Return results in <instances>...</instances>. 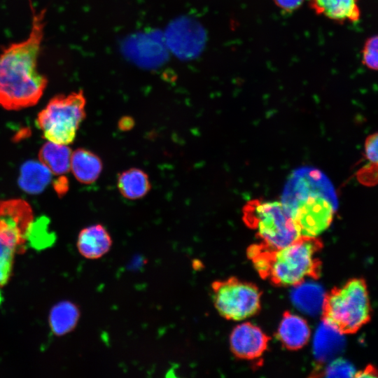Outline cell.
Wrapping results in <instances>:
<instances>
[{
    "label": "cell",
    "instance_id": "29",
    "mask_svg": "<svg viewBox=\"0 0 378 378\" xmlns=\"http://www.w3.org/2000/svg\"><path fill=\"white\" fill-rule=\"evenodd\" d=\"M377 370L372 366H368L365 370L356 372L354 377H377Z\"/></svg>",
    "mask_w": 378,
    "mask_h": 378
},
{
    "label": "cell",
    "instance_id": "16",
    "mask_svg": "<svg viewBox=\"0 0 378 378\" xmlns=\"http://www.w3.org/2000/svg\"><path fill=\"white\" fill-rule=\"evenodd\" d=\"M51 172L40 161L28 160L20 167L18 183L29 194H38L51 181Z\"/></svg>",
    "mask_w": 378,
    "mask_h": 378
},
{
    "label": "cell",
    "instance_id": "18",
    "mask_svg": "<svg viewBox=\"0 0 378 378\" xmlns=\"http://www.w3.org/2000/svg\"><path fill=\"white\" fill-rule=\"evenodd\" d=\"M117 186L120 194L130 200L144 197L151 188L148 176L138 168L122 172L118 177Z\"/></svg>",
    "mask_w": 378,
    "mask_h": 378
},
{
    "label": "cell",
    "instance_id": "12",
    "mask_svg": "<svg viewBox=\"0 0 378 378\" xmlns=\"http://www.w3.org/2000/svg\"><path fill=\"white\" fill-rule=\"evenodd\" d=\"M80 317V311L77 304L69 300H62L51 307L48 325L53 335L62 337L76 328Z\"/></svg>",
    "mask_w": 378,
    "mask_h": 378
},
{
    "label": "cell",
    "instance_id": "17",
    "mask_svg": "<svg viewBox=\"0 0 378 378\" xmlns=\"http://www.w3.org/2000/svg\"><path fill=\"white\" fill-rule=\"evenodd\" d=\"M71 153V148L66 145L48 141L41 148L38 159L52 174L62 175L70 169Z\"/></svg>",
    "mask_w": 378,
    "mask_h": 378
},
{
    "label": "cell",
    "instance_id": "23",
    "mask_svg": "<svg viewBox=\"0 0 378 378\" xmlns=\"http://www.w3.org/2000/svg\"><path fill=\"white\" fill-rule=\"evenodd\" d=\"M377 36L369 38L363 50V63L369 69H377Z\"/></svg>",
    "mask_w": 378,
    "mask_h": 378
},
{
    "label": "cell",
    "instance_id": "3",
    "mask_svg": "<svg viewBox=\"0 0 378 378\" xmlns=\"http://www.w3.org/2000/svg\"><path fill=\"white\" fill-rule=\"evenodd\" d=\"M322 247L319 239L301 237L281 248L262 243L252 245L247 255L261 277L276 286H296L307 277L320 276L321 262L317 253Z\"/></svg>",
    "mask_w": 378,
    "mask_h": 378
},
{
    "label": "cell",
    "instance_id": "5",
    "mask_svg": "<svg viewBox=\"0 0 378 378\" xmlns=\"http://www.w3.org/2000/svg\"><path fill=\"white\" fill-rule=\"evenodd\" d=\"M85 104L82 90L52 97L36 118V125L43 136L53 143L71 144L85 118Z\"/></svg>",
    "mask_w": 378,
    "mask_h": 378
},
{
    "label": "cell",
    "instance_id": "6",
    "mask_svg": "<svg viewBox=\"0 0 378 378\" xmlns=\"http://www.w3.org/2000/svg\"><path fill=\"white\" fill-rule=\"evenodd\" d=\"M246 225L255 231L262 244L271 248H281L300 237L295 223L279 202L255 200L244 207Z\"/></svg>",
    "mask_w": 378,
    "mask_h": 378
},
{
    "label": "cell",
    "instance_id": "10",
    "mask_svg": "<svg viewBox=\"0 0 378 378\" xmlns=\"http://www.w3.org/2000/svg\"><path fill=\"white\" fill-rule=\"evenodd\" d=\"M112 244L111 237L106 227L101 224H95L80 230L76 247L83 257L96 260L106 254Z\"/></svg>",
    "mask_w": 378,
    "mask_h": 378
},
{
    "label": "cell",
    "instance_id": "2",
    "mask_svg": "<svg viewBox=\"0 0 378 378\" xmlns=\"http://www.w3.org/2000/svg\"><path fill=\"white\" fill-rule=\"evenodd\" d=\"M281 204L300 237H316L331 224L338 200L333 185L323 172L315 167H302L288 177Z\"/></svg>",
    "mask_w": 378,
    "mask_h": 378
},
{
    "label": "cell",
    "instance_id": "14",
    "mask_svg": "<svg viewBox=\"0 0 378 378\" xmlns=\"http://www.w3.org/2000/svg\"><path fill=\"white\" fill-rule=\"evenodd\" d=\"M358 0H310L312 9L337 22H355L360 18Z\"/></svg>",
    "mask_w": 378,
    "mask_h": 378
},
{
    "label": "cell",
    "instance_id": "8",
    "mask_svg": "<svg viewBox=\"0 0 378 378\" xmlns=\"http://www.w3.org/2000/svg\"><path fill=\"white\" fill-rule=\"evenodd\" d=\"M33 221L32 209L25 200H0V240L15 248L18 254L27 251V232Z\"/></svg>",
    "mask_w": 378,
    "mask_h": 378
},
{
    "label": "cell",
    "instance_id": "27",
    "mask_svg": "<svg viewBox=\"0 0 378 378\" xmlns=\"http://www.w3.org/2000/svg\"><path fill=\"white\" fill-rule=\"evenodd\" d=\"M53 188L58 196L62 197L69 190V182L67 178L62 176L53 182Z\"/></svg>",
    "mask_w": 378,
    "mask_h": 378
},
{
    "label": "cell",
    "instance_id": "19",
    "mask_svg": "<svg viewBox=\"0 0 378 378\" xmlns=\"http://www.w3.org/2000/svg\"><path fill=\"white\" fill-rule=\"evenodd\" d=\"M293 290L292 299L295 306L307 313H316L322 309L325 295L320 286L314 284H303Z\"/></svg>",
    "mask_w": 378,
    "mask_h": 378
},
{
    "label": "cell",
    "instance_id": "20",
    "mask_svg": "<svg viewBox=\"0 0 378 378\" xmlns=\"http://www.w3.org/2000/svg\"><path fill=\"white\" fill-rule=\"evenodd\" d=\"M48 223V218L43 216L40 217L37 220H34L27 232V243L29 242L33 246L41 248L51 244L55 237L53 233L49 230Z\"/></svg>",
    "mask_w": 378,
    "mask_h": 378
},
{
    "label": "cell",
    "instance_id": "26",
    "mask_svg": "<svg viewBox=\"0 0 378 378\" xmlns=\"http://www.w3.org/2000/svg\"><path fill=\"white\" fill-rule=\"evenodd\" d=\"M304 0H274L277 6L286 12H292L298 8Z\"/></svg>",
    "mask_w": 378,
    "mask_h": 378
},
{
    "label": "cell",
    "instance_id": "25",
    "mask_svg": "<svg viewBox=\"0 0 378 378\" xmlns=\"http://www.w3.org/2000/svg\"><path fill=\"white\" fill-rule=\"evenodd\" d=\"M365 155L370 162L377 164V134L370 135L365 142Z\"/></svg>",
    "mask_w": 378,
    "mask_h": 378
},
{
    "label": "cell",
    "instance_id": "21",
    "mask_svg": "<svg viewBox=\"0 0 378 378\" xmlns=\"http://www.w3.org/2000/svg\"><path fill=\"white\" fill-rule=\"evenodd\" d=\"M16 254L15 248L0 240V288L8 284L13 275Z\"/></svg>",
    "mask_w": 378,
    "mask_h": 378
},
{
    "label": "cell",
    "instance_id": "7",
    "mask_svg": "<svg viewBox=\"0 0 378 378\" xmlns=\"http://www.w3.org/2000/svg\"><path fill=\"white\" fill-rule=\"evenodd\" d=\"M211 294L217 312L227 320L246 319L256 314L260 309L259 288L233 276L212 282Z\"/></svg>",
    "mask_w": 378,
    "mask_h": 378
},
{
    "label": "cell",
    "instance_id": "9",
    "mask_svg": "<svg viewBox=\"0 0 378 378\" xmlns=\"http://www.w3.org/2000/svg\"><path fill=\"white\" fill-rule=\"evenodd\" d=\"M269 337L258 326L250 323L237 326L230 335V346L237 358L253 360L267 349Z\"/></svg>",
    "mask_w": 378,
    "mask_h": 378
},
{
    "label": "cell",
    "instance_id": "15",
    "mask_svg": "<svg viewBox=\"0 0 378 378\" xmlns=\"http://www.w3.org/2000/svg\"><path fill=\"white\" fill-rule=\"evenodd\" d=\"M343 334L323 321L314 341V353L316 359L324 363L339 353L344 345Z\"/></svg>",
    "mask_w": 378,
    "mask_h": 378
},
{
    "label": "cell",
    "instance_id": "13",
    "mask_svg": "<svg viewBox=\"0 0 378 378\" xmlns=\"http://www.w3.org/2000/svg\"><path fill=\"white\" fill-rule=\"evenodd\" d=\"M102 168L100 158L90 150L80 148L71 153L70 169L81 183L91 184L96 181Z\"/></svg>",
    "mask_w": 378,
    "mask_h": 378
},
{
    "label": "cell",
    "instance_id": "11",
    "mask_svg": "<svg viewBox=\"0 0 378 378\" xmlns=\"http://www.w3.org/2000/svg\"><path fill=\"white\" fill-rule=\"evenodd\" d=\"M311 335L307 321L289 312L284 314L277 335L283 345L290 350H298L308 342Z\"/></svg>",
    "mask_w": 378,
    "mask_h": 378
},
{
    "label": "cell",
    "instance_id": "28",
    "mask_svg": "<svg viewBox=\"0 0 378 378\" xmlns=\"http://www.w3.org/2000/svg\"><path fill=\"white\" fill-rule=\"evenodd\" d=\"M134 125V120L130 116H124L118 122V127L122 131L131 130Z\"/></svg>",
    "mask_w": 378,
    "mask_h": 378
},
{
    "label": "cell",
    "instance_id": "4",
    "mask_svg": "<svg viewBox=\"0 0 378 378\" xmlns=\"http://www.w3.org/2000/svg\"><path fill=\"white\" fill-rule=\"evenodd\" d=\"M323 321L340 333L353 334L370 320V304L365 281L352 279L325 295Z\"/></svg>",
    "mask_w": 378,
    "mask_h": 378
},
{
    "label": "cell",
    "instance_id": "24",
    "mask_svg": "<svg viewBox=\"0 0 378 378\" xmlns=\"http://www.w3.org/2000/svg\"><path fill=\"white\" fill-rule=\"evenodd\" d=\"M377 164L372 163L366 167H364L358 173V178L365 185L372 186L376 183L377 182Z\"/></svg>",
    "mask_w": 378,
    "mask_h": 378
},
{
    "label": "cell",
    "instance_id": "1",
    "mask_svg": "<svg viewBox=\"0 0 378 378\" xmlns=\"http://www.w3.org/2000/svg\"><path fill=\"white\" fill-rule=\"evenodd\" d=\"M46 10L32 9L31 27L28 37L11 43L0 52V106L20 110L35 105L48 84L38 69L44 36Z\"/></svg>",
    "mask_w": 378,
    "mask_h": 378
},
{
    "label": "cell",
    "instance_id": "22",
    "mask_svg": "<svg viewBox=\"0 0 378 378\" xmlns=\"http://www.w3.org/2000/svg\"><path fill=\"white\" fill-rule=\"evenodd\" d=\"M319 373V376L326 377H354L356 372L349 362L342 358H337Z\"/></svg>",
    "mask_w": 378,
    "mask_h": 378
}]
</instances>
